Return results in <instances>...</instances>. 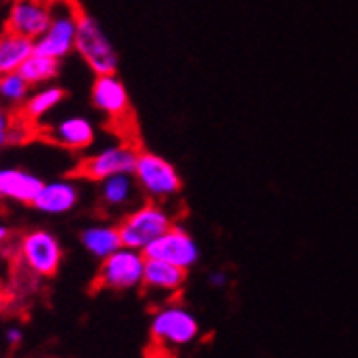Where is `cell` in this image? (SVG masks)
Wrapping results in <instances>:
<instances>
[{"label":"cell","instance_id":"cell-1","mask_svg":"<svg viewBox=\"0 0 358 358\" xmlns=\"http://www.w3.org/2000/svg\"><path fill=\"white\" fill-rule=\"evenodd\" d=\"M90 103L112 129H116L127 140H136V114L131 96L116 73L94 76L90 86Z\"/></svg>","mask_w":358,"mask_h":358},{"label":"cell","instance_id":"cell-2","mask_svg":"<svg viewBox=\"0 0 358 358\" xmlns=\"http://www.w3.org/2000/svg\"><path fill=\"white\" fill-rule=\"evenodd\" d=\"M78 56L86 62V67L94 76H106L118 71V52L110 41L108 32L101 28L94 15L84 7L78 13V32H76V50Z\"/></svg>","mask_w":358,"mask_h":358},{"label":"cell","instance_id":"cell-3","mask_svg":"<svg viewBox=\"0 0 358 358\" xmlns=\"http://www.w3.org/2000/svg\"><path fill=\"white\" fill-rule=\"evenodd\" d=\"M134 178L146 200L166 202L182 191V176L176 166L152 150L140 148L134 166Z\"/></svg>","mask_w":358,"mask_h":358},{"label":"cell","instance_id":"cell-4","mask_svg":"<svg viewBox=\"0 0 358 358\" xmlns=\"http://www.w3.org/2000/svg\"><path fill=\"white\" fill-rule=\"evenodd\" d=\"M172 223L174 219L164 208V204L155 200H146L144 204H138L131 210H127L116 225H118L120 241L124 247L144 251L155 238H159L166 230H170Z\"/></svg>","mask_w":358,"mask_h":358},{"label":"cell","instance_id":"cell-5","mask_svg":"<svg viewBox=\"0 0 358 358\" xmlns=\"http://www.w3.org/2000/svg\"><path fill=\"white\" fill-rule=\"evenodd\" d=\"M198 337H200V324L189 309L176 303H168L152 313L150 320L152 345L166 348L168 354L191 345L193 341H198Z\"/></svg>","mask_w":358,"mask_h":358},{"label":"cell","instance_id":"cell-6","mask_svg":"<svg viewBox=\"0 0 358 358\" xmlns=\"http://www.w3.org/2000/svg\"><path fill=\"white\" fill-rule=\"evenodd\" d=\"M17 262L35 277H56L64 259V249L50 230H28L15 245Z\"/></svg>","mask_w":358,"mask_h":358},{"label":"cell","instance_id":"cell-7","mask_svg":"<svg viewBox=\"0 0 358 358\" xmlns=\"http://www.w3.org/2000/svg\"><path fill=\"white\" fill-rule=\"evenodd\" d=\"M78 0H52V17L43 35L35 39V50L52 56L56 60H64L76 50V32H78Z\"/></svg>","mask_w":358,"mask_h":358},{"label":"cell","instance_id":"cell-8","mask_svg":"<svg viewBox=\"0 0 358 358\" xmlns=\"http://www.w3.org/2000/svg\"><path fill=\"white\" fill-rule=\"evenodd\" d=\"M144 262V251L120 245L101 259L99 271H96V287L110 292H131L142 287Z\"/></svg>","mask_w":358,"mask_h":358},{"label":"cell","instance_id":"cell-9","mask_svg":"<svg viewBox=\"0 0 358 358\" xmlns=\"http://www.w3.org/2000/svg\"><path fill=\"white\" fill-rule=\"evenodd\" d=\"M138 152L140 146L136 144V140L122 138L116 144L103 146L92 155H86L76 168V176L86 178L90 182H101L103 178L114 174H134Z\"/></svg>","mask_w":358,"mask_h":358},{"label":"cell","instance_id":"cell-10","mask_svg":"<svg viewBox=\"0 0 358 358\" xmlns=\"http://www.w3.org/2000/svg\"><path fill=\"white\" fill-rule=\"evenodd\" d=\"M144 255L166 259V262H172V264L189 271L200 262L202 251H200L198 241H195L182 225L172 223L170 230H166L144 249Z\"/></svg>","mask_w":358,"mask_h":358},{"label":"cell","instance_id":"cell-11","mask_svg":"<svg viewBox=\"0 0 358 358\" xmlns=\"http://www.w3.org/2000/svg\"><path fill=\"white\" fill-rule=\"evenodd\" d=\"M52 17V0H11L5 11V30L26 39H39Z\"/></svg>","mask_w":358,"mask_h":358},{"label":"cell","instance_id":"cell-12","mask_svg":"<svg viewBox=\"0 0 358 358\" xmlns=\"http://www.w3.org/2000/svg\"><path fill=\"white\" fill-rule=\"evenodd\" d=\"M45 138L50 144L60 146L71 152L88 150L96 140V129L86 116H64L45 129Z\"/></svg>","mask_w":358,"mask_h":358},{"label":"cell","instance_id":"cell-13","mask_svg":"<svg viewBox=\"0 0 358 358\" xmlns=\"http://www.w3.org/2000/svg\"><path fill=\"white\" fill-rule=\"evenodd\" d=\"M80 187L76 180H52V182H43V187L39 189L35 202H32V208L41 215H50V217H60V215H69L78 208L80 204Z\"/></svg>","mask_w":358,"mask_h":358},{"label":"cell","instance_id":"cell-14","mask_svg":"<svg viewBox=\"0 0 358 358\" xmlns=\"http://www.w3.org/2000/svg\"><path fill=\"white\" fill-rule=\"evenodd\" d=\"M96 193H99V202L108 213H127L138 206V193L142 191L134 174H114L96 182Z\"/></svg>","mask_w":358,"mask_h":358},{"label":"cell","instance_id":"cell-15","mask_svg":"<svg viewBox=\"0 0 358 358\" xmlns=\"http://www.w3.org/2000/svg\"><path fill=\"white\" fill-rule=\"evenodd\" d=\"M43 187L41 176L22 168H0V202H15L32 206L39 189Z\"/></svg>","mask_w":358,"mask_h":358},{"label":"cell","instance_id":"cell-16","mask_svg":"<svg viewBox=\"0 0 358 358\" xmlns=\"http://www.w3.org/2000/svg\"><path fill=\"white\" fill-rule=\"evenodd\" d=\"M64 92L62 86L58 84H43V86H35V90H30L26 101L20 106L17 116L28 124V127H37L41 120H45L54 110H58V106L64 101Z\"/></svg>","mask_w":358,"mask_h":358},{"label":"cell","instance_id":"cell-17","mask_svg":"<svg viewBox=\"0 0 358 358\" xmlns=\"http://www.w3.org/2000/svg\"><path fill=\"white\" fill-rule=\"evenodd\" d=\"M185 268L166 262L159 257H146L144 262V279H142V289L146 292H161V294H176L182 289L187 281Z\"/></svg>","mask_w":358,"mask_h":358},{"label":"cell","instance_id":"cell-18","mask_svg":"<svg viewBox=\"0 0 358 358\" xmlns=\"http://www.w3.org/2000/svg\"><path fill=\"white\" fill-rule=\"evenodd\" d=\"M80 243L92 257L99 259V262L122 245L116 223H94V225L84 227L80 232Z\"/></svg>","mask_w":358,"mask_h":358},{"label":"cell","instance_id":"cell-19","mask_svg":"<svg viewBox=\"0 0 358 358\" xmlns=\"http://www.w3.org/2000/svg\"><path fill=\"white\" fill-rule=\"evenodd\" d=\"M32 52H35V41L5 30L0 35V76L17 71Z\"/></svg>","mask_w":358,"mask_h":358},{"label":"cell","instance_id":"cell-20","mask_svg":"<svg viewBox=\"0 0 358 358\" xmlns=\"http://www.w3.org/2000/svg\"><path fill=\"white\" fill-rule=\"evenodd\" d=\"M60 62L62 60H56L52 56H45L41 52H32L24 62H22V67L17 69L24 80L35 88V86H43V84H52L58 73H60Z\"/></svg>","mask_w":358,"mask_h":358},{"label":"cell","instance_id":"cell-21","mask_svg":"<svg viewBox=\"0 0 358 358\" xmlns=\"http://www.w3.org/2000/svg\"><path fill=\"white\" fill-rule=\"evenodd\" d=\"M30 90H32V86L24 80V76L20 71L0 76V101H3V106H7L9 110H20V106L26 101Z\"/></svg>","mask_w":358,"mask_h":358},{"label":"cell","instance_id":"cell-22","mask_svg":"<svg viewBox=\"0 0 358 358\" xmlns=\"http://www.w3.org/2000/svg\"><path fill=\"white\" fill-rule=\"evenodd\" d=\"M28 129L30 127L17 114H13L7 106H0V138H9L11 144H20Z\"/></svg>","mask_w":358,"mask_h":358},{"label":"cell","instance_id":"cell-23","mask_svg":"<svg viewBox=\"0 0 358 358\" xmlns=\"http://www.w3.org/2000/svg\"><path fill=\"white\" fill-rule=\"evenodd\" d=\"M22 341H24V333H22L17 327H9V329L5 331V343H7V348H9V350L20 348V345H22Z\"/></svg>","mask_w":358,"mask_h":358},{"label":"cell","instance_id":"cell-24","mask_svg":"<svg viewBox=\"0 0 358 358\" xmlns=\"http://www.w3.org/2000/svg\"><path fill=\"white\" fill-rule=\"evenodd\" d=\"M11 238H13V232H11V227H9V225H7L5 221H0V251H3V249H7V247H9Z\"/></svg>","mask_w":358,"mask_h":358},{"label":"cell","instance_id":"cell-25","mask_svg":"<svg viewBox=\"0 0 358 358\" xmlns=\"http://www.w3.org/2000/svg\"><path fill=\"white\" fill-rule=\"evenodd\" d=\"M9 292H7V285L0 281V313H3L5 309H7V305H9Z\"/></svg>","mask_w":358,"mask_h":358},{"label":"cell","instance_id":"cell-26","mask_svg":"<svg viewBox=\"0 0 358 358\" xmlns=\"http://www.w3.org/2000/svg\"><path fill=\"white\" fill-rule=\"evenodd\" d=\"M227 283V277H225V273H221V271H215V273H210V285H215V287H223Z\"/></svg>","mask_w":358,"mask_h":358},{"label":"cell","instance_id":"cell-27","mask_svg":"<svg viewBox=\"0 0 358 358\" xmlns=\"http://www.w3.org/2000/svg\"><path fill=\"white\" fill-rule=\"evenodd\" d=\"M3 32H5V13L0 15V35H3Z\"/></svg>","mask_w":358,"mask_h":358},{"label":"cell","instance_id":"cell-28","mask_svg":"<svg viewBox=\"0 0 358 358\" xmlns=\"http://www.w3.org/2000/svg\"><path fill=\"white\" fill-rule=\"evenodd\" d=\"M9 3H11V0H9Z\"/></svg>","mask_w":358,"mask_h":358}]
</instances>
